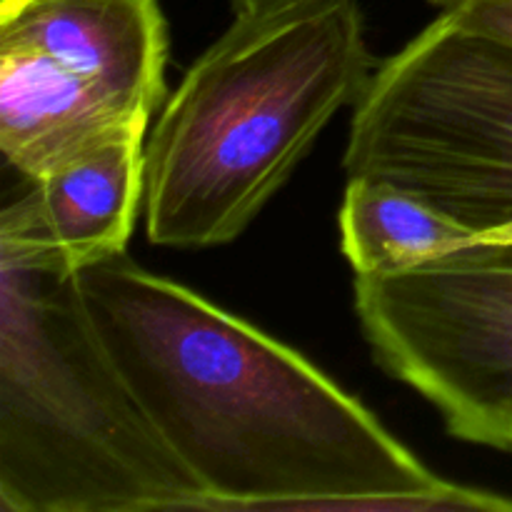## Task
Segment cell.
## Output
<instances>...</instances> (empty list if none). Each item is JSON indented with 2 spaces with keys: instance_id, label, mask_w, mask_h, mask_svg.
I'll return each instance as SVG.
<instances>
[{
  "instance_id": "obj_8",
  "label": "cell",
  "mask_w": 512,
  "mask_h": 512,
  "mask_svg": "<svg viewBox=\"0 0 512 512\" xmlns=\"http://www.w3.org/2000/svg\"><path fill=\"white\" fill-rule=\"evenodd\" d=\"M338 228L355 275L400 273L483 240L428 200L378 178H348Z\"/></svg>"
},
{
  "instance_id": "obj_6",
  "label": "cell",
  "mask_w": 512,
  "mask_h": 512,
  "mask_svg": "<svg viewBox=\"0 0 512 512\" xmlns=\"http://www.w3.org/2000/svg\"><path fill=\"white\" fill-rule=\"evenodd\" d=\"M353 290L375 363L423 395L453 438L512 453V238L355 275Z\"/></svg>"
},
{
  "instance_id": "obj_3",
  "label": "cell",
  "mask_w": 512,
  "mask_h": 512,
  "mask_svg": "<svg viewBox=\"0 0 512 512\" xmlns=\"http://www.w3.org/2000/svg\"><path fill=\"white\" fill-rule=\"evenodd\" d=\"M0 508L203 510L100 340L78 275L0 263Z\"/></svg>"
},
{
  "instance_id": "obj_7",
  "label": "cell",
  "mask_w": 512,
  "mask_h": 512,
  "mask_svg": "<svg viewBox=\"0 0 512 512\" xmlns=\"http://www.w3.org/2000/svg\"><path fill=\"white\" fill-rule=\"evenodd\" d=\"M148 135L115 140L48 175L0 213V263L78 275L125 253L145 205Z\"/></svg>"
},
{
  "instance_id": "obj_10",
  "label": "cell",
  "mask_w": 512,
  "mask_h": 512,
  "mask_svg": "<svg viewBox=\"0 0 512 512\" xmlns=\"http://www.w3.org/2000/svg\"><path fill=\"white\" fill-rule=\"evenodd\" d=\"M310 3L318 0H233V10L238 20H265Z\"/></svg>"
},
{
  "instance_id": "obj_2",
  "label": "cell",
  "mask_w": 512,
  "mask_h": 512,
  "mask_svg": "<svg viewBox=\"0 0 512 512\" xmlns=\"http://www.w3.org/2000/svg\"><path fill=\"white\" fill-rule=\"evenodd\" d=\"M355 0L238 20L188 68L145 143V235L200 250L240 238L375 70Z\"/></svg>"
},
{
  "instance_id": "obj_5",
  "label": "cell",
  "mask_w": 512,
  "mask_h": 512,
  "mask_svg": "<svg viewBox=\"0 0 512 512\" xmlns=\"http://www.w3.org/2000/svg\"><path fill=\"white\" fill-rule=\"evenodd\" d=\"M160 0H0V153L23 180L148 135L165 100Z\"/></svg>"
},
{
  "instance_id": "obj_4",
  "label": "cell",
  "mask_w": 512,
  "mask_h": 512,
  "mask_svg": "<svg viewBox=\"0 0 512 512\" xmlns=\"http://www.w3.org/2000/svg\"><path fill=\"white\" fill-rule=\"evenodd\" d=\"M343 168L410 190L483 240L512 238V43L438 13L375 65Z\"/></svg>"
},
{
  "instance_id": "obj_9",
  "label": "cell",
  "mask_w": 512,
  "mask_h": 512,
  "mask_svg": "<svg viewBox=\"0 0 512 512\" xmlns=\"http://www.w3.org/2000/svg\"><path fill=\"white\" fill-rule=\"evenodd\" d=\"M458 25L512 43V0H428Z\"/></svg>"
},
{
  "instance_id": "obj_1",
  "label": "cell",
  "mask_w": 512,
  "mask_h": 512,
  "mask_svg": "<svg viewBox=\"0 0 512 512\" xmlns=\"http://www.w3.org/2000/svg\"><path fill=\"white\" fill-rule=\"evenodd\" d=\"M80 293L203 510H490L512 498L440 478L300 350L125 253Z\"/></svg>"
}]
</instances>
